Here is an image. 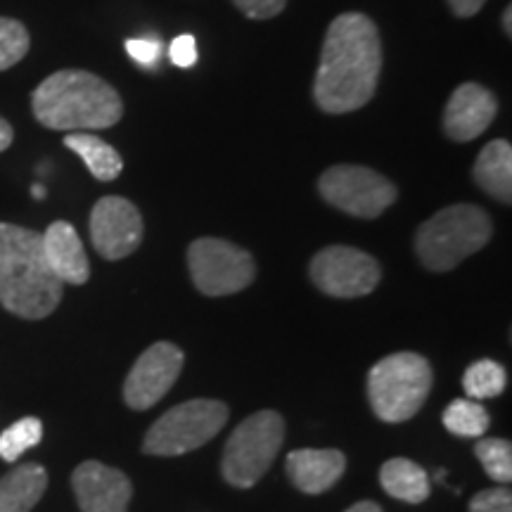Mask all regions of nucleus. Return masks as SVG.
I'll list each match as a JSON object with an SVG mask.
<instances>
[{
  "instance_id": "nucleus-1",
  "label": "nucleus",
  "mask_w": 512,
  "mask_h": 512,
  "mask_svg": "<svg viewBox=\"0 0 512 512\" xmlns=\"http://www.w3.org/2000/svg\"><path fill=\"white\" fill-rule=\"evenodd\" d=\"M382 74V38L363 12H344L325 34L313 81L316 105L328 114L361 110L373 100Z\"/></svg>"
},
{
  "instance_id": "nucleus-2",
  "label": "nucleus",
  "mask_w": 512,
  "mask_h": 512,
  "mask_svg": "<svg viewBox=\"0 0 512 512\" xmlns=\"http://www.w3.org/2000/svg\"><path fill=\"white\" fill-rule=\"evenodd\" d=\"M62 290L43 254V235L0 223V306L17 318L41 320L60 306Z\"/></svg>"
},
{
  "instance_id": "nucleus-3",
  "label": "nucleus",
  "mask_w": 512,
  "mask_h": 512,
  "mask_svg": "<svg viewBox=\"0 0 512 512\" xmlns=\"http://www.w3.org/2000/svg\"><path fill=\"white\" fill-rule=\"evenodd\" d=\"M31 110L50 131H100L124 117V102L105 79L83 69L50 74L31 95Z\"/></svg>"
},
{
  "instance_id": "nucleus-4",
  "label": "nucleus",
  "mask_w": 512,
  "mask_h": 512,
  "mask_svg": "<svg viewBox=\"0 0 512 512\" xmlns=\"http://www.w3.org/2000/svg\"><path fill=\"white\" fill-rule=\"evenodd\" d=\"M491 216L477 204H451L437 211L415 233V252L427 271H453L491 240Z\"/></svg>"
},
{
  "instance_id": "nucleus-5",
  "label": "nucleus",
  "mask_w": 512,
  "mask_h": 512,
  "mask_svg": "<svg viewBox=\"0 0 512 512\" xmlns=\"http://www.w3.org/2000/svg\"><path fill=\"white\" fill-rule=\"evenodd\" d=\"M432 389V366L413 351L384 356L368 373V399L382 422H406L425 406Z\"/></svg>"
},
{
  "instance_id": "nucleus-6",
  "label": "nucleus",
  "mask_w": 512,
  "mask_h": 512,
  "mask_svg": "<svg viewBox=\"0 0 512 512\" xmlns=\"http://www.w3.org/2000/svg\"><path fill=\"white\" fill-rule=\"evenodd\" d=\"M285 441V420L275 411L249 415L235 427L223 448L221 472L228 484L249 489L266 475Z\"/></svg>"
},
{
  "instance_id": "nucleus-7",
  "label": "nucleus",
  "mask_w": 512,
  "mask_h": 512,
  "mask_svg": "<svg viewBox=\"0 0 512 512\" xmlns=\"http://www.w3.org/2000/svg\"><path fill=\"white\" fill-rule=\"evenodd\" d=\"M228 406L216 399H192L166 411L143 439L147 456L174 458L209 444L228 422Z\"/></svg>"
},
{
  "instance_id": "nucleus-8",
  "label": "nucleus",
  "mask_w": 512,
  "mask_h": 512,
  "mask_svg": "<svg viewBox=\"0 0 512 512\" xmlns=\"http://www.w3.org/2000/svg\"><path fill=\"white\" fill-rule=\"evenodd\" d=\"M318 192L330 207L356 219H377L396 202V185L368 166L337 164L318 178Z\"/></svg>"
},
{
  "instance_id": "nucleus-9",
  "label": "nucleus",
  "mask_w": 512,
  "mask_h": 512,
  "mask_svg": "<svg viewBox=\"0 0 512 512\" xmlns=\"http://www.w3.org/2000/svg\"><path fill=\"white\" fill-rule=\"evenodd\" d=\"M192 283L207 297H228L247 290L256 278V264L247 249L228 240L200 238L188 249Z\"/></svg>"
},
{
  "instance_id": "nucleus-10",
  "label": "nucleus",
  "mask_w": 512,
  "mask_h": 512,
  "mask_svg": "<svg viewBox=\"0 0 512 512\" xmlns=\"http://www.w3.org/2000/svg\"><path fill=\"white\" fill-rule=\"evenodd\" d=\"M309 275L313 285L328 297H366L380 285L382 268L373 256L356 247L330 245L311 259Z\"/></svg>"
},
{
  "instance_id": "nucleus-11",
  "label": "nucleus",
  "mask_w": 512,
  "mask_h": 512,
  "mask_svg": "<svg viewBox=\"0 0 512 512\" xmlns=\"http://www.w3.org/2000/svg\"><path fill=\"white\" fill-rule=\"evenodd\" d=\"M183 351L171 342H155L138 356L124 382V401L133 411H147L171 392L183 370Z\"/></svg>"
},
{
  "instance_id": "nucleus-12",
  "label": "nucleus",
  "mask_w": 512,
  "mask_h": 512,
  "mask_svg": "<svg viewBox=\"0 0 512 512\" xmlns=\"http://www.w3.org/2000/svg\"><path fill=\"white\" fill-rule=\"evenodd\" d=\"M145 235L143 216L126 197L107 195L91 211V240L95 252L107 261L126 259L140 247Z\"/></svg>"
},
{
  "instance_id": "nucleus-13",
  "label": "nucleus",
  "mask_w": 512,
  "mask_h": 512,
  "mask_svg": "<svg viewBox=\"0 0 512 512\" xmlns=\"http://www.w3.org/2000/svg\"><path fill=\"white\" fill-rule=\"evenodd\" d=\"M72 489L81 512H128L133 496L131 479L100 460H86L76 467Z\"/></svg>"
},
{
  "instance_id": "nucleus-14",
  "label": "nucleus",
  "mask_w": 512,
  "mask_h": 512,
  "mask_svg": "<svg viewBox=\"0 0 512 512\" xmlns=\"http://www.w3.org/2000/svg\"><path fill=\"white\" fill-rule=\"evenodd\" d=\"M498 114V100L479 83L467 81L453 91L444 110V131L456 143H470L482 136Z\"/></svg>"
},
{
  "instance_id": "nucleus-15",
  "label": "nucleus",
  "mask_w": 512,
  "mask_h": 512,
  "mask_svg": "<svg viewBox=\"0 0 512 512\" xmlns=\"http://www.w3.org/2000/svg\"><path fill=\"white\" fill-rule=\"evenodd\" d=\"M287 477L302 494L318 496L332 489L344 470L347 456L337 448H299L287 456Z\"/></svg>"
},
{
  "instance_id": "nucleus-16",
  "label": "nucleus",
  "mask_w": 512,
  "mask_h": 512,
  "mask_svg": "<svg viewBox=\"0 0 512 512\" xmlns=\"http://www.w3.org/2000/svg\"><path fill=\"white\" fill-rule=\"evenodd\" d=\"M43 235V254L50 271L62 285H86L91 278L86 249L76 233V228L67 221L50 223Z\"/></svg>"
},
{
  "instance_id": "nucleus-17",
  "label": "nucleus",
  "mask_w": 512,
  "mask_h": 512,
  "mask_svg": "<svg viewBox=\"0 0 512 512\" xmlns=\"http://www.w3.org/2000/svg\"><path fill=\"white\" fill-rule=\"evenodd\" d=\"M48 489V472L38 463H24L0 479V512H31Z\"/></svg>"
},
{
  "instance_id": "nucleus-18",
  "label": "nucleus",
  "mask_w": 512,
  "mask_h": 512,
  "mask_svg": "<svg viewBox=\"0 0 512 512\" xmlns=\"http://www.w3.org/2000/svg\"><path fill=\"white\" fill-rule=\"evenodd\" d=\"M475 181L494 200L512 202V147L508 140L498 138L484 145L475 162Z\"/></svg>"
},
{
  "instance_id": "nucleus-19",
  "label": "nucleus",
  "mask_w": 512,
  "mask_h": 512,
  "mask_svg": "<svg viewBox=\"0 0 512 512\" xmlns=\"http://www.w3.org/2000/svg\"><path fill=\"white\" fill-rule=\"evenodd\" d=\"M380 484L396 501L418 505L430 498V475L408 458H392L382 465Z\"/></svg>"
},
{
  "instance_id": "nucleus-20",
  "label": "nucleus",
  "mask_w": 512,
  "mask_h": 512,
  "mask_svg": "<svg viewBox=\"0 0 512 512\" xmlns=\"http://www.w3.org/2000/svg\"><path fill=\"white\" fill-rule=\"evenodd\" d=\"M64 147L76 152L93 178H98L102 183L114 181L124 171V159L119 157V152L102 138L93 136V133H67L64 136Z\"/></svg>"
},
{
  "instance_id": "nucleus-21",
  "label": "nucleus",
  "mask_w": 512,
  "mask_h": 512,
  "mask_svg": "<svg viewBox=\"0 0 512 512\" xmlns=\"http://www.w3.org/2000/svg\"><path fill=\"white\" fill-rule=\"evenodd\" d=\"M441 422H444L446 430L456 434V437L472 439V437H484L491 425V418L479 401L456 399L448 403Z\"/></svg>"
},
{
  "instance_id": "nucleus-22",
  "label": "nucleus",
  "mask_w": 512,
  "mask_h": 512,
  "mask_svg": "<svg viewBox=\"0 0 512 512\" xmlns=\"http://www.w3.org/2000/svg\"><path fill=\"white\" fill-rule=\"evenodd\" d=\"M508 387V373L501 363L482 358L475 361L463 375V389L467 399H496Z\"/></svg>"
},
{
  "instance_id": "nucleus-23",
  "label": "nucleus",
  "mask_w": 512,
  "mask_h": 512,
  "mask_svg": "<svg viewBox=\"0 0 512 512\" xmlns=\"http://www.w3.org/2000/svg\"><path fill=\"white\" fill-rule=\"evenodd\" d=\"M43 439V422L29 415V418L17 420L15 425H10L8 430L0 434V458L5 463H17L19 456L41 444Z\"/></svg>"
},
{
  "instance_id": "nucleus-24",
  "label": "nucleus",
  "mask_w": 512,
  "mask_h": 512,
  "mask_svg": "<svg viewBox=\"0 0 512 512\" xmlns=\"http://www.w3.org/2000/svg\"><path fill=\"white\" fill-rule=\"evenodd\" d=\"M475 453L479 463L484 467V472L494 479V482L501 486H508L512 482V444L508 439H479Z\"/></svg>"
},
{
  "instance_id": "nucleus-25",
  "label": "nucleus",
  "mask_w": 512,
  "mask_h": 512,
  "mask_svg": "<svg viewBox=\"0 0 512 512\" xmlns=\"http://www.w3.org/2000/svg\"><path fill=\"white\" fill-rule=\"evenodd\" d=\"M31 36L27 27L17 19L0 17V72L15 67L29 53Z\"/></svg>"
},
{
  "instance_id": "nucleus-26",
  "label": "nucleus",
  "mask_w": 512,
  "mask_h": 512,
  "mask_svg": "<svg viewBox=\"0 0 512 512\" xmlns=\"http://www.w3.org/2000/svg\"><path fill=\"white\" fill-rule=\"evenodd\" d=\"M470 512H512V494L508 486L484 489L470 501Z\"/></svg>"
},
{
  "instance_id": "nucleus-27",
  "label": "nucleus",
  "mask_w": 512,
  "mask_h": 512,
  "mask_svg": "<svg viewBox=\"0 0 512 512\" xmlns=\"http://www.w3.org/2000/svg\"><path fill=\"white\" fill-rule=\"evenodd\" d=\"M126 53L143 67L155 69L159 57H162V41L159 38H128Z\"/></svg>"
},
{
  "instance_id": "nucleus-28",
  "label": "nucleus",
  "mask_w": 512,
  "mask_h": 512,
  "mask_svg": "<svg viewBox=\"0 0 512 512\" xmlns=\"http://www.w3.org/2000/svg\"><path fill=\"white\" fill-rule=\"evenodd\" d=\"M233 5L249 19H271L285 10L287 0H233Z\"/></svg>"
},
{
  "instance_id": "nucleus-29",
  "label": "nucleus",
  "mask_w": 512,
  "mask_h": 512,
  "mask_svg": "<svg viewBox=\"0 0 512 512\" xmlns=\"http://www.w3.org/2000/svg\"><path fill=\"white\" fill-rule=\"evenodd\" d=\"M169 57H171V62H174L176 67H181V69L195 67V62H197L195 36H192V34L176 36L174 41H171V46H169Z\"/></svg>"
},
{
  "instance_id": "nucleus-30",
  "label": "nucleus",
  "mask_w": 512,
  "mask_h": 512,
  "mask_svg": "<svg viewBox=\"0 0 512 512\" xmlns=\"http://www.w3.org/2000/svg\"><path fill=\"white\" fill-rule=\"evenodd\" d=\"M446 3L448 8L453 10V15L467 19V17H475L477 12L484 8L486 0H446Z\"/></svg>"
},
{
  "instance_id": "nucleus-31",
  "label": "nucleus",
  "mask_w": 512,
  "mask_h": 512,
  "mask_svg": "<svg viewBox=\"0 0 512 512\" xmlns=\"http://www.w3.org/2000/svg\"><path fill=\"white\" fill-rule=\"evenodd\" d=\"M12 140H15V131H12L10 121H5L0 117V152H5L8 147L12 145Z\"/></svg>"
},
{
  "instance_id": "nucleus-32",
  "label": "nucleus",
  "mask_w": 512,
  "mask_h": 512,
  "mask_svg": "<svg viewBox=\"0 0 512 512\" xmlns=\"http://www.w3.org/2000/svg\"><path fill=\"white\" fill-rule=\"evenodd\" d=\"M347 512H384V510L375 501H361V503L351 505Z\"/></svg>"
},
{
  "instance_id": "nucleus-33",
  "label": "nucleus",
  "mask_w": 512,
  "mask_h": 512,
  "mask_svg": "<svg viewBox=\"0 0 512 512\" xmlns=\"http://www.w3.org/2000/svg\"><path fill=\"white\" fill-rule=\"evenodd\" d=\"M503 27H505V34H512V10L505 8V15H503Z\"/></svg>"
},
{
  "instance_id": "nucleus-34",
  "label": "nucleus",
  "mask_w": 512,
  "mask_h": 512,
  "mask_svg": "<svg viewBox=\"0 0 512 512\" xmlns=\"http://www.w3.org/2000/svg\"><path fill=\"white\" fill-rule=\"evenodd\" d=\"M34 197L36 200H43V197H46V190H43L41 185H34Z\"/></svg>"
}]
</instances>
